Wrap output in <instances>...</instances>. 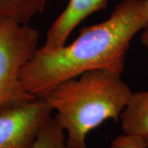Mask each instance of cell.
Instances as JSON below:
<instances>
[{
	"mask_svg": "<svg viewBox=\"0 0 148 148\" xmlns=\"http://www.w3.org/2000/svg\"><path fill=\"white\" fill-rule=\"evenodd\" d=\"M40 36L29 24L0 23V109L36 97L23 90L20 75L38 49Z\"/></svg>",
	"mask_w": 148,
	"mask_h": 148,
	"instance_id": "obj_3",
	"label": "cell"
},
{
	"mask_svg": "<svg viewBox=\"0 0 148 148\" xmlns=\"http://www.w3.org/2000/svg\"><path fill=\"white\" fill-rule=\"evenodd\" d=\"M144 141H145V143H146L147 147L148 148V135L147 136H145V137H144Z\"/></svg>",
	"mask_w": 148,
	"mask_h": 148,
	"instance_id": "obj_11",
	"label": "cell"
},
{
	"mask_svg": "<svg viewBox=\"0 0 148 148\" xmlns=\"http://www.w3.org/2000/svg\"><path fill=\"white\" fill-rule=\"evenodd\" d=\"M32 148H71L67 143L66 134L54 116L44 124Z\"/></svg>",
	"mask_w": 148,
	"mask_h": 148,
	"instance_id": "obj_8",
	"label": "cell"
},
{
	"mask_svg": "<svg viewBox=\"0 0 148 148\" xmlns=\"http://www.w3.org/2000/svg\"><path fill=\"white\" fill-rule=\"evenodd\" d=\"M53 110L41 97L0 109V148H32Z\"/></svg>",
	"mask_w": 148,
	"mask_h": 148,
	"instance_id": "obj_4",
	"label": "cell"
},
{
	"mask_svg": "<svg viewBox=\"0 0 148 148\" xmlns=\"http://www.w3.org/2000/svg\"><path fill=\"white\" fill-rule=\"evenodd\" d=\"M148 25V0H123L110 17L85 27L73 42L36 52L21 70L27 93L39 96L53 86L96 69L123 73L133 38Z\"/></svg>",
	"mask_w": 148,
	"mask_h": 148,
	"instance_id": "obj_1",
	"label": "cell"
},
{
	"mask_svg": "<svg viewBox=\"0 0 148 148\" xmlns=\"http://www.w3.org/2000/svg\"><path fill=\"white\" fill-rule=\"evenodd\" d=\"M107 2L108 0H69L65 9L48 30L41 47L53 49L64 46L77 26L94 12L104 9Z\"/></svg>",
	"mask_w": 148,
	"mask_h": 148,
	"instance_id": "obj_5",
	"label": "cell"
},
{
	"mask_svg": "<svg viewBox=\"0 0 148 148\" xmlns=\"http://www.w3.org/2000/svg\"><path fill=\"white\" fill-rule=\"evenodd\" d=\"M49 0H0V23L12 21L27 25L43 13Z\"/></svg>",
	"mask_w": 148,
	"mask_h": 148,
	"instance_id": "obj_7",
	"label": "cell"
},
{
	"mask_svg": "<svg viewBox=\"0 0 148 148\" xmlns=\"http://www.w3.org/2000/svg\"><path fill=\"white\" fill-rule=\"evenodd\" d=\"M119 73L96 69L53 86L37 97L49 103L71 148H88L87 136L104 122L120 121L132 91Z\"/></svg>",
	"mask_w": 148,
	"mask_h": 148,
	"instance_id": "obj_2",
	"label": "cell"
},
{
	"mask_svg": "<svg viewBox=\"0 0 148 148\" xmlns=\"http://www.w3.org/2000/svg\"><path fill=\"white\" fill-rule=\"evenodd\" d=\"M110 148H147L144 137L123 133L114 138L111 143Z\"/></svg>",
	"mask_w": 148,
	"mask_h": 148,
	"instance_id": "obj_9",
	"label": "cell"
},
{
	"mask_svg": "<svg viewBox=\"0 0 148 148\" xmlns=\"http://www.w3.org/2000/svg\"><path fill=\"white\" fill-rule=\"evenodd\" d=\"M140 40H141V43L143 46L148 49V25L144 28V30L142 32Z\"/></svg>",
	"mask_w": 148,
	"mask_h": 148,
	"instance_id": "obj_10",
	"label": "cell"
},
{
	"mask_svg": "<svg viewBox=\"0 0 148 148\" xmlns=\"http://www.w3.org/2000/svg\"><path fill=\"white\" fill-rule=\"evenodd\" d=\"M123 133L138 136L148 135V90L132 92L120 117Z\"/></svg>",
	"mask_w": 148,
	"mask_h": 148,
	"instance_id": "obj_6",
	"label": "cell"
}]
</instances>
